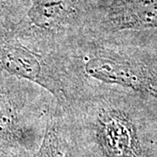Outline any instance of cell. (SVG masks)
Masks as SVG:
<instances>
[{
  "instance_id": "cell-1",
  "label": "cell",
  "mask_w": 157,
  "mask_h": 157,
  "mask_svg": "<svg viewBox=\"0 0 157 157\" xmlns=\"http://www.w3.org/2000/svg\"><path fill=\"white\" fill-rule=\"evenodd\" d=\"M155 104L132 93L95 87L59 107L66 135L80 157H157Z\"/></svg>"
},
{
  "instance_id": "cell-2",
  "label": "cell",
  "mask_w": 157,
  "mask_h": 157,
  "mask_svg": "<svg viewBox=\"0 0 157 157\" xmlns=\"http://www.w3.org/2000/svg\"><path fill=\"white\" fill-rule=\"evenodd\" d=\"M126 31L89 32L54 55L66 76L69 101L84 90L107 87L157 102V50Z\"/></svg>"
},
{
  "instance_id": "cell-3",
  "label": "cell",
  "mask_w": 157,
  "mask_h": 157,
  "mask_svg": "<svg viewBox=\"0 0 157 157\" xmlns=\"http://www.w3.org/2000/svg\"><path fill=\"white\" fill-rule=\"evenodd\" d=\"M58 106L44 87L0 71V150L33 156Z\"/></svg>"
},
{
  "instance_id": "cell-4",
  "label": "cell",
  "mask_w": 157,
  "mask_h": 157,
  "mask_svg": "<svg viewBox=\"0 0 157 157\" xmlns=\"http://www.w3.org/2000/svg\"><path fill=\"white\" fill-rule=\"evenodd\" d=\"M111 0H33L12 32L32 50L54 54L74 39L97 31Z\"/></svg>"
},
{
  "instance_id": "cell-5",
  "label": "cell",
  "mask_w": 157,
  "mask_h": 157,
  "mask_svg": "<svg viewBox=\"0 0 157 157\" xmlns=\"http://www.w3.org/2000/svg\"><path fill=\"white\" fill-rule=\"evenodd\" d=\"M0 71L44 87L60 107L67 104V78L54 54L32 50L12 31L0 30Z\"/></svg>"
},
{
  "instance_id": "cell-6",
  "label": "cell",
  "mask_w": 157,
  "mask_h": 157,
  "mask_svg": "<svg viewBox=\"0 0 157 157\" xmlns=\"http://www.w3.org/2000/svg\"><path fill=\"white\" fill-rule=\"evenodd\" d=\"M157 29V0H111L98 32Z\"/></svg>"
},
{
  "instance_id": "cell-7",
  "label": "cell",
  "mask_w": 157,
  "mask_h": 157,
  "mask_svg": "<svg viewBox=\"0 0 157 157\" xmlns=\"http://www.w3.org/2000/svg\"><path fill=\"white\" fill-rule=\"evenodd\" d=\"M33 157H70V143L63 127L59 106L51 116L43 140Z\"/></svg>"
},
{
  "instance_id": "cell-8",
  "label": "cell",
  "mask_w": 157,
  "mask_h": 157,
  "mask_svg": "<svg viewBox=\"0 0 157 157\" xmlns=\"http://www.w3.org/2000/svg\"><path fill=\"white\" fill-rule=\"evenodd\" d=\"M33 0H0V30L12 31L25 17Z\"/></svg>"
},
{
  "instance_id": "cell-9",
  "label": "cell",
  "mask_w": 157,
  "mask_h": 157,
  "mask_svg": "<svg viewBox=\"0 0 157 157\" xmlns=\"http://www.w3.org/2000/svg\"><path fill=\"white\" fill-rule=\"evenodd\" d=\"M0 157H19L14 155V154H11L10 152L4 151V150H0Z\"/></svg>"
},
{
  "instance_id": "cell-10",
  "label": "cell",
  "mask_w": 157,
  "mask_h": 157,
  "mask_svg": "<svg viewBox=\"0 0 157 157\" xmlns=\"http://www.w3.org/2000/svg\"><path fill=\"white\" fill-rule=\"evenodd\" d=\"M70 157H80L78 153L73 149V147L71 146V144H70Z\"/></svg>"
}]
</instances>
